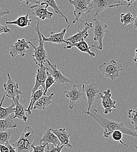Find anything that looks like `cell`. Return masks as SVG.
Returning <instances> with one entry per match:
<instances>
[{
  "mask_svg": "<svg viewBox=\"0 0 137 152\" xmlns=\"http://www.w3.org/2000/svg\"><path fill=\"white\" fill-rule=\"evenodd\" d=\"M82 114L90 116L96 121L102 128V132L105 138L109 137L116 131H120L123 134L137 138V133L134 130L127 128L124 122H118L109 119L98 113L96 110H93L91 112L83 111Z\"/></svg>",
  "mask_w": 137,
  "mask_h": 152,
  "instance_id": "6da1fadb",
  "label": "cell"
},
{
  "mask_svg": "<svg viewBox=\"0 0 137 152\" xmlns=\"http://www.w3.org/2000/svg\"><path fill=\"white\" fill-rule=\"evenodd\" d=\"M35 132L33 128L26 126L24 128L19 139L11 145L17 152H30L35 144Z\"/></svg>",
  "mask_w": 137,
  "mask_h": 152,
  "instance_id": "7a4b0ae2",
  "label": "cell"
},
{
  "mask_svg": "<svg viewBox=\"0 0 137 152\" xmlns=\"http://www.w3.org/2000/svg\"><path fill=\"white\" fill-rule=\"evenodd\" d=\"M40 20H38L36 25H31L32 26L35 28V29L38 34L39 42L38 46H35L30 41H29V45H30L33 48V53L32 56L33 61L35 64L40 67L44 66L46 62H47V53L44 49V42L42 38V34L40 32L39 28Z\"/></svg>",
  "mask_w": 137,
  "mask_h": 152,
  "instance_id": "3957f363",
  "label": "cell"
},
{
  "mask_svg": "<svg viewBox=\"0 0 137 152\" xmlns=\"http://www.w3.org/2000/svg\"><path fill=\"white\" fill-rule=\"evenodd\" d=\"M135 1H123V0H94L91 1V7L94 11L95 17L107 10V8H117L120 11V6H125L128 8Z\"/></svg>",
  "mask_w": 137,
  "mask_h": 152,
  "instance_id": "277c9868",
  "label": "cell"
},
{
  "mask_svg": "<svg viewBox=\"0 0 137 152\" xmlns=\"http://www.w3.org/2000/svg\"><path fill=\"white\" fill-rule=\"evenodd\" d=\"M99 69L105 78H109L111 80H115L118 78L120 72L124 70L123 65L114 59L100 64Z\"/></svg>",
  "mask_w": 137,
  "mask_h": 152,
  "instance_id": "5b68a950",
  "label": "cell"
},
{
  "mask_svg": "<svg viewBox=\"0 0 137 152\" xmlns=\"http://www.w3.org/2000/svg\"><path fill=\"white\" fill-rule=\"evenodd\" d=\"M91 0H69V3L73 5L74 10L73 14L74 18L72 21V24H75L80 22V18L85 16L86 14L91 12L92 11L91 7Z\"/></svg>",
  "mask_w": 137,
  "mask_h": 152,
  "instance_id": "8992f818",
  "label": "cell"
},
{
  "mask_svg": "<svg viewBox=\"0 0 137 152\" xmlns=\"http://www.w3.org/2000/svg\"><path fill=\"white\" fill-rule=\"evenodd\" d=\"M93 27L91 29L93 32V38L94 41L98 43V45H92L91 48H96L99 50H102L103 48V38L104 34L108 32L107 30V25L104 22L98 20V19H93Z\"/></svg>",
  "mask_w": 137,
  "mask_h": 152,
  "instance_id": "52a82bcc",
  "label": "cell"
},
{
  "mask_svg": "<svg viewBox=\"0 0 137 152\" xmlns=\"http://www.w3.org/2000/svg\"><path fill=\"white\" fill-rule=\"evenodd\" d=\"M35 3L34 5L30 7L32 14L38 19L44 20L46 19H51L53 16V13L48 11L49 5L44 1H26V4Z\"/></svg>",
  "mask_w": 137,
  "mask_h": 152,
  "instance_id": "ba28073f",
  "label": "cell"
},
{
  "mask_svg": "<svg viewBox=\"0 0 137 152\" xmlns=\"http://www.w3.org/2000/svg\"><path fill=\"white\" fill-rule=\"evenodd\" d=\"M82 90L86 95L88 103V111L90 112L91 108L96 101H101L102 94L98 88V84L96 83H91L89 84H82Z\"/></svg>",
  "mask_w": 137,
  "mask_h": 152,
  "instance_id": "9c48e42d",
  "label": "cell"
},
{
  "mask_svg": "<svg viewBox=\"0 0 137 152\" xmlns=\"http://www.w3.org/2000/svg\"><path fill=\"white\" fill-rule=\"evenodd\" d=\"M7 77L8 80L7 83L3 84L5 90L4 94L7 99H12L14 101L17 97H19L22 94V91L20 89L19 84L12 80L9 73H7Z\"/></svg>",
  "mask_w": 137,
  "mask_h": 152,
  "instance_id": "30bf717a",
  "label": "cell"
},
{
  "mask_svg": "<svg viewBox=\"0 0 137 152\" xmlns=\"http://www.w3.org/2000/svg\"><path fill=\"white\" fill-rule=\"evenodd\" d=\"M78 87V84H75L72 88L64 91L65 95L70 100L69 109L70 110H72L77 106L85 95L83 92L79 90Z\"/></svg>",
  "mask_w": 137,
  "mask_h": 152,
  "instance_id": "8fae6325",
  "label": "cell"
},
{
  "mask_svg": "<svg viewBox=\"0 0 137 152\" xmlns=\"http://www.w3.org/2000/svg\"><path fill=\"white\" fill-rule=\"evenodd\" d=\"M29 41L25 39H20L11 46L9 55L12 57L20 56L24 57L26 52L29 49Z\"/></svg>",
  "mask_w": 137,
  "mask_h": 152,
  "instance_id": "7c38bea8",
  "label": "cell"
},
{
  "mask_svg": "<svg viewBox=\"0 0 137 152\" xmlns=\"http://www.w3.org/2000/svg\"><path fill=\"white\" fill-rule=\"evenodd\" d=\"M112 93L110 89L103 91L101 96V104L104 115L111 114L114 109H116V101L112 98Z\"/></svg>",
  "mask_w": 137,
  "mask_h": 152,
  "instance_id": "4fadbf2b",
  "label": "cell"
},
{
  "mask_svg": "<svg viewBox=\"0 0 137 152\" xmlns=\"http://www.w3.org/2000/svg\"><path fill=\"white\" fill-rule=\"evenodd\" d=\"M82 22H83L85 24V28L83 30L80 31L78 30V32L77 34H74V35L67 38L66 39V41L68 42L69 43L68 45H73L77 43L80 42L82 40H85L86 38L89 37V33L88 30L91 29L93 27V23L88 22H84L82 20ZM67 46V45H66Z\"/></svg>",
  "mask_w": 137,
  "mask_h": 152,
  "instance_id": "5bb4252c",
  "label": "cell"
},
{
  "mask_svg": "<svg viewBox=\"0 0 137 152\" xmlns=\"http://www.w3.org/2000/svg\"><path fill=\"white\" fill-rule=\"evenodd\" d=\"M48 67L44 66L43 67H40L37 70L36 73L35 75V83L33 87L31 90L32 95H33L36 91L39 89L40 87H42V88L45 89V83L46 78L47 77V70H48Z\"/></svg>",
  "mask_w": 137,
  "mask_h": 152,
  "instance_id": "9a60e30c",
  "label": "cell"
},
{
  "mask_svg": "<svg viewBox=\"0 0 137 152\" xmlns=\"http://www.w3.org/2000/svg\"><path fill=\"white\" fill-rule=\"evenodd\" d=\"M70 25H68L67 28H64L60 32L56 33V32H51L49 34V37L48 38H46L44 36V35L42 34V38L44 42H47L51 43H54V44H62V43H65L67 45H68L69 42L66 41V40L64 39V37L65 35L66 32L69 29Z\"/></svg>",
  "mask_w": 137,
  "mask_h": 152,
  "instance_id": "2e32d148",
  "label": "cell"
},
{
  "mask_svg": "<svg viewBox=\"0 0 137 152\" xmlns=\"http://www.w3.org/2000/svg\"><path fill=\"white\" fill-rule=\"evenodd\" d=\"M50 130L57 137L61 143V145L64 146V147H66V148L75 149L71 145V143L70 139V137L71 134L66 131V129L65 128H59L57 129H50Z\"/></svg>",
  "mask_w": 137,
  "mask_h": 152,
  "instance_id": "e0dca14e",
  "label": "cell"
},
{
  "mask_svg": "<svg viewBox=\"0 0 137 152\" xmlns=\"http://www.w3.org/2000/svg\"><path fill=\"white\" fill-rule=\"evenodd\" d=\"M47 63H48V65L50 66V67L51 69V71L50 73V74L53 76V77L54 78L56 83L57 84H68L71 83V81L67 78L65 76H64L60 70L57 69V67L56 64H53L50 62L49 60H47Z\"/></svg>",
  "mask_w": 137,
  "mask_h": 152,
  "instance_id": "ac0fdd59",
  "label": "cell"
},
{
  "mask_svg": "<svg viewBox=\"0 0 137 152\" xmlns=\"http://www.w3.org/2000/svg\"><path fill=\"white\" fill-rule=\"evenodd\" d=\"M20 96L17 97L14 102L15 104V107L14 109V119H18L20 121L27 122L28 116L26 115V108L22 105L20 102Z\"/></svg>",
  "mask_w": 137,
  "mask_h": 152,
  "instance_id": "d6986e66",
  "label": "cell"
},
{
  "mask_svg": "<svg viewBox=\"0 0 137 152\" xmlns=\"http://www.w3.org/2000/svg\"><path fill=\"white\" fill-rule=\"evenodd\" d=\"M49 144H51L56 147L61 146V143L57 137L50 129L45 132L40 140V145H46Z\"/></svg>",
  "mask_w": 137,
  "mask_h": 152,
  "instance_id": "ffe728a7",
  "label": "cell"
},
{
  "mask_svg": "<svg viewBox=\"0 0 137 152\" xmlns=\"http://www.w3.org/2000/svg\"><path fill=\"white\" fill-rule=\"evenodd\" d=\"M74 47L77 48L79 51H80L82 53H85L88 54L89 56L92 58L96 56V54L94 52H92L91 51V46L88 45V44L85 40H82L80 42L73 44V45H67L65 46L64 48L65 49H71Z\"/></svg>",
  "mask_w": 137,
  "mask_h": 152,
  "instance_id": "44dd1931",
  "label": "cell"
},
{
  "mask_svg": "<svg viewBox=\"0 0 137 152\" xmlns=\"http://www.w3.org/2000/svg\"><path fill=\"white\" fill-rule=\"evenodd\" d=\"M54 93H51L49 96L43 95L35 103L33 110H46L52 102V99H53V96Z\"/></svg>",
  "mask_w": 137,
  "mask_h": 152,
  "instance_id": "7402d4cb",
  "label": "cell"
},
{
  "mask_svg": "<svg viewBox=\"0 0 137 152\" xmlns=\"http://www.w3.org/2000/svg\"><path fill=\"white\" fill-rule=\"evenodd\" d=\"M33 20L30 19L29 15L26 14L19 17L17 19L13 21H7L5 22L7 25H17L20 28H25L28 26H31V22Z\"/></svg>",
  "mask_w": 137,
  "mask_h": 152,
  "instance_id": "603a6c76",
  "label": "cell"
},
{
  "mask_svg": "<svg viewBox=\"0 0 137 152\" xmlns=\"http://www.w3.org/2000/svg\"><path fill=\"white\" fill-rule=\"evenodd\" d=\"M13 117L12 114L5 119H0V131H6L18 127V124L14 121Z\"/></svg>",
  "mask_w": 137,
  "mask_h": 152,
  "instance_id": "cb8c5ba5",
  "label": "cell"
},
{
  "mask_svg": "<svg viewBox=\"0 0 137 152\" xmlns=\"http://www.w3.org/2000/svg\"><path fill=\"white\" fill-rule=\"evenodd\" d=\"M5 97V95L4 94L0 102V119H5L14 113L15 104L14 102V101L12 102V104H11L10 106L7 108L2 107V104L4 101Z\"/></svg>",
  "mask_w": 137,
  "mask_h": 152,
  "instance_id": "d4e9b609",
  "label": "cell"
},
{
  "mask_svg": "<svg viewBox=\"0 0 137 152\" xmlns=\"http://www.w3.org/2000/svg\"><path fill=\"white\" fill-rule=\"evenodd\" d=\"M44 95V89L41 88L36 91L33 94L30 96V101L28 105V108L26 109V112L29 115H32V110L33 109L35 103L43 95Z\"/></svg>",
  "mask_w": 137,
  "mask_h": 152,
  "instance_id": "484cf974",
  "label": "cell"
},
{
  "mask_svg": "<svg viewBox=\"0 0 137 152\" xmlns=\"http://www.w3.org/2000/svg\"><path fill=\"white\" fill-rule=\"evenodd\" d=\"M44 1L49 5V7H51L54 12L57 14L59 15V16L61 18H63L64 20H65V22L68 24L70 25V22L68 20L67 17L64 14V13L62 12V11L60 10L59 7L58 6V5L57 4V3L55 1H50V0H44Z\"/></svg>",
  "mask_w": 137,
  "mask_h": 152,
  "instance_id": "4316f807",
  "label": "cell"
},
{
  "mask_svg": "<svg viewBox=\"0 0 137 152\" xmlns=\"http://www.w3.org/2000/svg\"><path fill=\"white\" fill-rule=\"evenodd\" d=\"M134 19L135 17L130 12L123 13L120 15V22L121 23H123L124 26H125L128 25L133 24Z\"/></svg>",
  "mask_w": 137,
  "mask_h": 152,
  "instance_id": "83f0119b",
  "label": "cell"
},
{
  "mask_svg": "<svg viewBox=\"0 0 137 152\" xmlns=\"http://www.w3.org/2000/svg\"><path fill=\"white\" fill-rule=\"evenodd\" d=\"M128 116L131 121V124L134 127L135 131L137 133V108L129 110L128 111Z\"/></svg>",
  "mask_w": 137,
  "mask_h": 152,
  "instance_id": "f1b7e54d",
  "label": "cell"
},
{
  "mask_svg": "<svg viewBox=\"0 0 137 152\" xmlns=\"http://www.w3.org/2000/svg\"><path fill=\"white\" fill-rule=\"evenodd\" d=\"M12 136V132L9 130L1 132L0 131V144L5 145L9 143V140Z\"/></svg>",
  "mask_w": 137,
  "mask_h": 152,
  "instance_id": "f546056e",
  "label": "cell"
},
{
  "mask_svg": "<svg viewBox=\"0 0 137 152\" xmlns=\"http://www.w3.org/2000/svg\"><path fill=\"white\" fill-rule=\"evenodd\" d=\"M48 70H49V69L47 70V77L46 78V83H45V89L44 90V95H46V94H47L49 89L56 83L54 78L50 74V73Z\"/></svg>",
  "mask_w": 137,
  "mask_h": 152,
  "instance_id": "4dcf8cb0",
  "label": "cell"
},
{
  "mask_svg": "<svg viewBox=\"0 0 137 152\" xmlns=\"http://www.w3.org/2000/svg\"><path fill=\"white\" fill-rule=\"evenodd\" d=\"M112 139L115 141V142H119L121 144H122L123 146L127 147V148H128L129 146L128 145H127L125 143H124L123 141H122V139H123V133L120 131H115L112 134Z\"/></svg>",
  "mask_w": 137,
  "mask_h": 152,
  "instance_id": "1f68e13d",
  "label": "cell"
},
{
  "mask_svg": "<svg viewBox=\"0 0 137 152\" xmlns=\"http://www.w3.org/2000/svg\"><path fill=\"white\" fill-rule=\"evenodd\" d=\"M64 148V146L62 145L56 147L51 144H49L46 145L45 152H61Z\"/></svg>",
  "mask_w": 137,
  "mask_h": 152,
  "instance_id": "d6a6232c",
  "label": "cell"
},
{
  "mask_svg": "<svg viewBox=\"0 0 137 152\" xmlns=\"http://www.w3.org/2000/svg\"><path fill=\"white\" fill-rule=\"evenodd\" d=\"M46 145H40L38 146L33 145L30 152H45Z\"/></svg>",
  "mask_w": 137,
  "mask_h": 152,
  "instance_id": "836d02e7",
  "label": "cell"
},
{
  "mask_svg": "<svg viewBox=\"0 0 137 152\" xmlns=\"http://www.w3.org/2000/svg\"><path fill=\"white\" fill-rule=\"evenodd\" d=\"M12 32V30L8 27L7 25H2L0 24V35L6 34L8 35Z\"/></svg>",
  "mask_w": 137,
  "mask_h": 152,
  "instance_id": "e575fe53",
  "label": "cell"
},
{
  "mask_svg": "<svg viewBox=\"0 0 137 152\" xmlns=\"http://www.w3.org/2000/svg\"><path fill=\"white\" fill-rule=\"evenodd\" d=\"M10 14V11L8 9H4L0 7V19L3 18L4 16Z\"/></svg>",
  "mask_w": 137,
  "mask_h": 152,
  "instance_id": "d590c367",
  "label": "cell"
},
{
  "mask_svg": "<svg viewBox=\"0 0 137 152\" xmlns=\"http://www.w3.org/2000/svg\"><path fill=\"white\" fill-rule=\"evenodd\" d=\"M0 152H9V149L7 146L0 144Z\"/></svg>",
  "mask_w": 137,
  "mask_h": 152,
  "instance_id": "8d00e7d4",
  "label": "cell"
},
{
  "mask_svg": "<svg viewBox=\"0 0 137 152\" xmlns=\"http://www.w3.org/2000/svg\"><path fill=\"white\" fill-rule=\"evenodd\" d=\"M6 146L8 147V148L9 149V152H17V151H16V149L15 148H14L12 147V146L9 143H7L6 145Z\"/></svg>",
  "mask_w": 137,
  "mask_h": 152,
  "instance_id": "74e56055",
  "label": "cell"
},
{
  "mask_svg": "<svg viewBox=\"0 0 137 152\" xmlns=\"http://www.w3.org/2000/svg\"><path fill=\"white\" fill-rule=\"evenodd\" d=\"M133 29L134 30L137 29V15L135 17V19H134V22L133 23Z\"/></svg>",
  "mask_w": 137,
  "mask_h": 152,
  "instance_id": "f35d334b",
  "label": "cell"
},
{
  "mask_svg": "<svg viewBox=\"0 0 137 152\" xmlns=\"http://www.w3.org/2000/svg\"><path fill=\"white\" fill-rule=\"evenodd\" d=\"M133 60H134V63H137V49L135 50V56L133 58Z\"/></svg>",
  "mask_w": 137,
  "mask_h": 152,
  "instance_id": "ab89813d",
  "label": "cell"
},
{
  "mask_svg": "<svg viewBox=\"0 0 137 152\" xmlns=\"http://www.w3.org/2000/svg\"><path fill=\"white\" fill-rule=\"evenodd\" d=\"M135 149H136V151H137V146H136V147L135 148Z\"/></svg>",
  "mask_w": 137,
  "mask_h": 152,
  "instance_id": "60d3db41",
  "label": "cell"
},
{
  "mask_svg": "<svg viewBox=\"0 0 137 152\" xmlns=\"http://www.w3.org/2000/svg\"></svg>",
  "mask_w": 137,
  "mask_h": 152,
  "instance_id": "b9f144b4",
  "label": "cell"
}]
</instances>
